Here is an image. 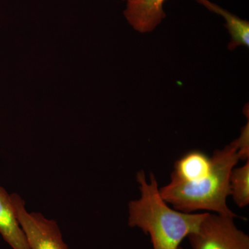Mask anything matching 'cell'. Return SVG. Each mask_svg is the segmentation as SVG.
Listing matches in <instances>:
<instances>
[{
	"mask_svg": "<svg viewBox=\"0 0 249 249\" xmlns=\"http://www.w3.org/2000/svg\"><path fill=\"white\" fill-rule=\"evenodd\" d=\"M141 196L128 205V226L150 235L153 249H178L181 242L196 232L208 213H186L171 209L160 196L153 173L147 181L144 171L137 174Z\"/></svg>",
	"mask_w": 249,
	"mask_h": 249,
	"instance_id": "6da1fadb",
	"label": "cell"
},
{
	"mask_svg": "<svg viewBox=\"0 0 249 249\" xmlns=\"http://www.w3.org/2000/svg\"><path fill=\"white\" fill-rule=\"evenodd\" d=\"M211 173L196 182L172 180L160 188V196L174 209L186 213L196 211H213L216 214L237 217L228 207L227 199L230 196L229 178L238 163L237 147L232 142L222 150H217L211 157Z\"/></svg>",
	"mask_w": 249,
	"mask_h": 249,
	"instance_id": "7a4b0ae2",
	"label": "cell"
},
{
	"mask_svg": "<svg viewBox=\"0 0 249 249\" xmlns=\"http://www.w3.org/2000/svg\"><path fill=\"white\" fill-rule=\"evenodd\" d=\"M234 218L207 215L196 232L188 236L193 249H249V237L236 227Z\"/></svg>",
	"mask_w": 249,
	"mask_h": 249,
	"instance_id": "3957f363",
	"label": "cell"
},
{
	"mask_svg": "<svg viewBox=\"0 0 249 249\" xmlns=\"http://www.w3.org/2000/svg\"><path fill=\"white\" fill-rule=\"evenodd\" d=\"M18 222L30 249H70L62 237L58 223L40 213H29L19 195H11Z\"/></svg>",
	"mask_w": 249,
	"mask_h": 249,
	"instance_id": "277c9868",
	"label": "cell"
},
{
	"mask_svg": "<svg viewBox=\"0 0 249 249\" xmlns=\"http://www.w3.org/2000/svg\"><path fill=\"white\" fill-rule=\"evenodd\" d=\"M165 0H127L124 16L134 30L152 32L165 18Z\"/></svg>",
	"mask_w": 249,
	"mask_h": 249,
	"instance_id": "5b68a950",
	"label": "cell"
},
{
	"mask_svg": "<svg viewBox=\"0 0 249 249\" xmlns=\"http://www.w3.org/2000/svg\"><path fill=\"white\" fill-rule=\"evenodd\" d=\"M0 234L13 249H30L18 222L11 195L0 186Z\"/></svg>",
	"mask_w": 249,
	"mask_h": 249,
	"instance_id": "8992f818",
	"label": "cell"
},
{
	"mask_svg": "<svg viewBox=\"0 0 249 249\" xmlns=\"http://www.w3.org/2000/svg\"><path fill=\"white\" fill-rule=\"evenodd\" d=\"M211 157L200 150H192L175 162L171 179L183 182H196L211 173Z\"/></svg>",
	"mask_w": 249,
	"mask_h": 249,
	"instance_id": "52a82bcc",
	"label": "cell"
},
{
	"mask_svg": "<svg viewBox=\"0 0 249 249\" xmlns=\"http://www.w3.org/2000/svg\"><path fill=\"white\" fill-rule=\"evenodd\" d=\"M199 4L203 5L206 9L212 12L220 15L225 19V27L227 28L231 36V41L229 44V50H233L239 46L249 45V23L240 18L232 14L227 10L223 9L221 6L211 2L209 0H196Z\"/></svg>",
	"mask_w": 249,
	"mask_h": 249,
	"instance_id": "ba28073f",
	"label": "cell"
},
{
	"mask_svg": "<svg viewBox=\"0 0 249 249\" xmlns=\"http://www.w3.org/2000/svg\"><path fill=\"white\" fill-rule=\"evenodd\" d=\"M230 196L240 208L249 204V160L243 166L233 168L229 178Z\"/></svg>",
	"mask_w": 249,
	"mask_h": 249,
	"instance_id": "9c48e42d",
	"label": "cell"
},
{
	"mask_svg": "<svg viewBox=\"0 0 249 249\" xmlns=\"http://www.w3.org/2000/svg\"><path fill=\"white\" fill-rule=\"evenodd\" d=\"M249 122L242 127L238 139L234 140L237 147V156L239 160H249Z\"/></svg>",
	"mask_w": 249,
	"mask_h": 249,
	"instance_id": "30bf717a",
	"label": "cell"
},
{
	"mask_svg": "<svg viewBox=\"0 0 249 249\" xmlns=\"http://www.w3.org/2000/svg\"><path fill=\"white\" fill-rule=\"evenodd\" d=\"M178 249H183L182 248V247H180L179 248H178Z\"/></svg>",
	"mask_w": 249,
	"mask_h": 249,
	"instance_id": "8fae6325",
	"label": "cell"
},
{
	"mask_svg": "<svg viewBox=\"0 0 249 249\" xmlns=\"http://www.w3.org/2000/svg\"><path fill=\"white\" fill-rule=\"evenodd\" d=\"M126 1H127V0H126Z\"/></svg>",
	"mask_w": 249,
	"mask_h": 249,
	"instance_id": "7c38bea8",
	"label": "cell"
}]
</instances>
